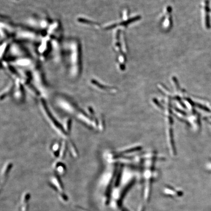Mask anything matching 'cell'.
I'll use <instances>...</instances> for the list:
<instances>
[{"instance_id": "cell-3", "label": "cell", "mask_w": 211, "mask_h": 211, "mask_svg": "<svg viewBox=\"0 0 211 211\" xmlns=\"http://www.w3.org/2000/svg\"><path fill=\"white\" fill-rule=\"evenodd\" d=\"M67 145L65 142H63L62 145L61 146L60 150L59 156L61 159H63L65 156L66 151H67Z\"/></svg>"}, {"instance_id": "cell-1", "label": "cell", "mask_w": 211, "mask_h": 211, "mask_svg": "<svg viewBox=\"0 0 211 211\" xmlns=\"http://www.w3.org/2000/svg\"><path fill=\"white\" fill-rule=\"evenodd\" d=\"M41 103L42 110L44 113V116L47 118V120L51 124V126H52V127L58 133H59L60 135L64 137H68V133L65 131L64 128L62 127L61 124L53 116L52 113L50 111V110L48 109L46 101L44 99H41Z\"/></svg>"}, {"instance_id": "cell-5", "label": "cell", "mask_w": 211, "mask_h": 211, "mask_svg": "<svg viewBox=\"0 0 211 211\" xmlns=\"http://www.w3.org/2000/svg\"><path fill=\"white\" fill-rule=\"evenodd\" d=\"M72 121L70 119H68L65 121V131L67 133L69 134L71 131V128H72Z\"/></svg>"}, {"instance_id": "cell-4", "label": "cell", "mask_w": 211, "mask_h": 211, "mask_svg": "<svg viewBox=\"0 0 211 211\" xmlns=\"http://www.w3.org/2000/svg\"><path fill=\"white\" fill-rule=\"evenodd\" d=\"M56 169H57V170L58 171L60 174H63V173H65V167L64 164L59 162L56 165Z\"/></svg>"}, {"instance_id": "cell-2", "label": "cell", "mask_w": 211, "mask_h": 211, "mask_svg": "<svg viewBox=\"0 0 211 211\" xmlns=\"http://www.w3.org/2000/svg\"><path fill=\"white\" fill-rule=\"evenodd\" d=\"M209 2L205 0L202 6L203 21L205 29L209 30L211 27L210 23V9Z\"/></svg>"}]
</instances>
